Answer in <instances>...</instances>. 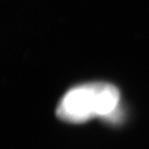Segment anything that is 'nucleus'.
<instances>
[{
	"mask_svg": "<svg viewBox=\"0 0 149 149\" xmlns=\"http://www.w3.org/2000/svg\"><path fill=\"white\" fill-rule=\"evenodd\" d=\"M119 91L112 84H85L69 90L56 113L60 119L71 123H83L93 117L104 119L119 107Z\"/></svg>",
	"mask_w": 149,
	"mask_h": 149,
	"instance_id": "f257e3e1",
	"label": "nucleus"
}]
</instances>
